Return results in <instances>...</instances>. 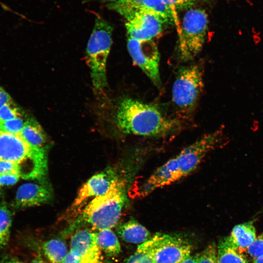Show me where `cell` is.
<instances>
[{
  "mask_svg": "<svg viewBox=\"0 0 263 263\" xmlns=\"http://www.w3.org/2000/svg\"><path fill=\"white\" fill-rule=\"evenodd\" d=\"M116 231L123 241L132 244H142L152 237L145 227L132 218L128 221L118 225Z\"/></svg>",
  "mask_w": 263,
  "mask_h": 263,
  "instance_id": "14",
  "label": "cell"
},
{
  "mask_svg": "<svg viewBox=\"0 0 263 263\" xmlns=\"http://www.w3.org/2000/svg\"><path fill=\"white\" fill-rule=\"evenodd\" d=\"M61 263H81L78 258L69 251Z\"/></svg>",
  "mask_w": 263,
  "mask_h": 263,
  "instance_id": "31",
  "label": "cell"
},
{
  "mask_svg": "<svg viewBox=\"0 0 263 263\" xmlns=\"http://www.w3.org/2000/svg\"><path fill=\"white\" fill-rule=\"evenodd\" d=\"M253 263H263V256L253 260Z\"/></svg>",
  "mask_w": 263,
  "mask_h": 263,
  "instance_id": "35",
  "label": "cell"
},
{
  "mask_svg": "<svg viewBox=\"0 0 263 263\" xmlns=\"http://www.w3.org/2000/svg\"><path fill=\"white\" fill-rule=\"evenodd\" d=\"M170 10L173 22L177 28L178 36L181 32L180 21L178 16L177 10L186 8L192 5L198 0H162Z\"/></svg>",
  "mask_w": 263,
  "mask_h": 263,
  "instance_id": "22",
  "label": "cell"
},
{
  "mask_svg": "<svg viewBox=\"0 0 263 263\" xmlns=\"http://www.w3.org/2000/svg\"><path fill=\"white\" fill-rule=\"evenodd\" d=\"M149 241L153 263H180L191 253V245L177 236L157 233Z\"/></svg>",
  "mask_w": 263,
  "mask_h": 263,
  "instance_id": "8",
  "label": "cell"
},
{
  "mask_svg": "<svg viewBox=\"0 0 263 263\" xmlns=\"http://www.w3.org/2000/svg\"><path fill=\"white\" fill-rule=\"evenodd\" d=\"M228 238L234 248L239 252L243 253L245 252L256 238L253 221L236 225Z\"/></svg>",
  "mask_w": 263,
  "mask_h": 263,
  "instance_id": "15",
  "label": "cell"
},
{
  "mask_svg": "<svg viewBox=\"0 0 263 263\" xmlns=\"http://www.w3.org/2000/svg\"><path fill=\"white\" fill-rule=\"evenodd\" d=\"M246 251L253 260L263 256V233L256 238Z\"/></svg>",
  "mask_w": 263,
  "mask_h": 263,
  "instance_id": "27",
  "label": "cell"
},
{
  "mask_svg": "<svg viewBox=\"0 0 263 263\" xmlns=\"http://www.w3.org/2000/svg\"><path fill=\"white\" fill-rule=\"evenodd\" d=\"M203 88V74L199 66L181 67L173 85L172 100L181 110L191 111L195 107Z\"/></svg>",
  "mask_w": 263,
  "mask_h": 263,
  "instance_id": "7",
  "label": "cell"
},
{
  "mask_svg": "<svg viewBox=\"0 0 263 263\" xmlns=\"http://www.w3.org/2000/svg\"></svg>",
  "mask_w": 263,
  "mask_h": 263,
  "instance_id": "37",
  "label": "cell"
},
{
  "mask_svg": "<svg viewBox=\"0 0 263 263\" xmlns=\"http://www.w3.org/2000/svg\"><path fill=\"white\" fill-rule=\"evenodd\" d=\"M208 21L206 12L200 8H190L184 14L178 36V50L182 60H191L201 52L206 39Z\"/></svg>",
  "mask_w": 263,
  "mask_h": 263,
  "instance_id": "6",
  "label": "cell"
},
{
  "mask_svg": "<svg viewBox=\"0 0 263 263\" xmlns=\"http://www.w3.org/2000/svg\"><path fill=\"white\" fill-rule=\"evenodd\" d=\"M103 0L104 1L110 2V3H111V2H115V1L119 0Z\"/></svg>",
  "mask_w": 263,
  "mask_h": 263,
  "instance_id": "36",
  "label": "cell"
},
{
  "mask_svg": "<svg viewBox=\"0 0 263 263\" xmlns=\"http://www.w3.org/2000/svg\"><path fill=\"white\" fill-rule=\"evenodd\" d=\"M217 254L219 263H249L243 253L234 248L228 237L220 240Z\"/></svg>",
  "mask_w": 263,
  "mask_h": 263,
  "instance_id": "19",
  "label": "cell"
},
{
  "mask_svg": "<svg viewBox=\"0 0 263 263\" xmlns=\"http://www.w3.org/2000/svg\"><path fill=\"white\" fill-rule=\"evenodd\" d=\"M42 249L44 255L51 263H61L68 253L65 243L58 239L44 242Z\"/></svg>",
  "mask_w": 263,
  "mask_h": 263,
  "instance_id": "20",
  "label": "cell"
},
{
  "mask_svg": "<svg viewBox=\"0 0 263 263\" xmlns=\"http://www.w3.org/2000/svg\"><path fill=\"white\" fill-rule=\"evenodd\" d=\"M118 178L115 170L111 168L94 174L80 188L72 207H80L90 198L105 194Z\"/></svg>",
  "mask_w": 263,
  "mask_h": 263,
  "instance_id": "13",
  "label": "cell"
},
{
  "mask_svg": "<svg viewBox=\"0 0 263 263\" xmlns=\"http://www.w3.org/2000/svg\"><path fill=\"white\" fill-rule=\"evenodd\" d=\"M12 225V215L8 208L0 205V251L7 244Z\"/></svg>",
  "mask_w": 263,
  "mask_h": 263,
  "instance_id": "21",
  "label": "cell"
},
{
  "mask_svg": "<svg viewBox=\"0 0 263 263\" xmlns=\"http://www.w3.org/2000/svg\"><path fill=\"white\" fill-rule=\"evenodd\" d=\"M127 20L140 28L152 38L161 33L165 24L157 15L144 10L135 12Z\"/></svg>",
  "mask_w": 263,
  "mask_h": 263,
  "instance_id": "16",
  "label": "cell"
},
{
  "mask_svg": "<svg viewBox=\"0 0 263 263\" xmlns=\"http://www.w3.org/2000/svg\"><path fill=\"white\" fill-rule=\"evenodd\" d=\"M116 121L123 132L143 136L167 134L175 125L154 105L132 98L120 101L116 110Z\"/></svg>",
  "mask_w": 263,
  "mask_h": 263,
  "instance_id": "2",
  "label": "cell"
},
{
  "mask_svg": "<svg viewBox=\"0 0 263 263\" xmlns=\"http://www.w3.org/2000/svg\"><path fill=\"white\" fill-rule=\"evenodd\" d=\"M223 133L219 130L205 134L186 147L174 157L158 167L138 189V194L145 196L156 189L186 177L194 170L211 150L221 143Z\"/></svg>",
  "mask_w": 263,
  "mask_h": 263,
  "instance_id": "1",
  "label": "cell"
},
{
  "mask_svg": "<svg viewBox=\"0 0 263 263\" xmlns=\"http://www.w3.org/2000/svg\"><path fill=\"white\" fill-rule=\"evenodd\" d=\"M70 250L81 263H102L101 250L96 241L95 232L88 229L77 230L72 236Z\"/></svg>",
  "mask_w": 263,
  "mask_h": 263,
  "instance_id": "12",
  "label": "cell"
},
{
  "mask_svg": "<svg viewBox=\"0 0 263 263\" xmlns=\"http://www.w3.org/2000/svg\"><path fill=\"white\" fill-rule=\"evenodd\" d=\"M180 263H198L196 256H191L189 255L185 258Z\"/></svg>",
  "mask_w": 263,
  "mask_h": 263,
  "instance_id": "32",
  "label": "cell"
},
{
  "mask_svg": "<svg viewBox=\"0 0 263 263\" xmlns=\"http://www.w3.org/2000/svg\"><path fill=\"white\" fill-rule=\"evenodd\" d=\"M53 190L45 177L38 181L22 184L18 188L15 205L18 208H24L46 204L51 201Z\"/></svg>",
  "mask_w": 263,
  "mask_h": 263,
  "instance_id": "11",
  "label": "cell"
},
{
  "mask_svg": "<svg viewBox=\"0 0 263 263\" xmlns=\"http://www.w3.org/2000/svg\"><path fill=\"white\" fill-rule=\"evenodd\" d=\"M127 202L126 183L118 178L105 194L84 207L75 225L84 222L98 230L111 229L117 224Z\"/></svg>",
  "mask_w": 263,
  "mask_h": 263,
  "instance_id": "3",
  "label": "cell"
},
{
  "mask_svg": "<svg viewBox=\"0 0 263 263\" xmlns=\"http://www.w3.org/2000/svg\"><path fill=\"white\" fill-rule=\"evenodd\" d=\"M125 263H153L149 240L140 244L135 252L129 257Z\"/></svg>",
  "mask_w": 263,
  "mask_h": 263,
  "instance_id": "23",
  "label": "cell"
},
{
  "mask_svg": "<svg viewBox=\"0 0 263 263\" xmlns=\"http://www.w3.org/2000/svg\"><path fill=\"white\" fill-rule=\"evenodd\" d=\"M47 152L30 146L20 134L0 131V160L14 162L27 179L45 177L47 171Z\"/></svg>",
  "mask_w": 263,
  "mask_h": 263,
  "instance_id": "4",
  "label": "cell"
},
{
  "mask_svg": "<svg viewBox=\"0 0 263 263\" xmlns=\"http://www.w3.org/2000/svg\"><path fill=\"white\" fill-rule=\"evenodd\" d=\"M20 177L19 174L14 173L0 174V186L15 185Z\"/></svg>",
  "mask_w": 263,
  "mask_h": 263,
  "instance_id": "29",
  "label": "cell"
},
{
  "mask_svg": "<svg viewBox=\"0 0 263 263\" xmlns=\"http://www.w3.org/2000/svg\"><path fill=\"white\" fill-rule=\"evenodd\" d=\"M108 8L114 10L126 19L139 11L154 13L166 23L173 22L171 13L162 0H119L109 3Z\"/></svg>",
  "mask_w": 263,
  "mask_h": 263,
  "instance_id": "10",
  "label": "cell"
},
{
  "mask_svg": "<svg viewBox=\"0 0 263 263\" xmlns=\"http://www.w3.org/2000/svg\"><path fill=\"white\" fill-rule=\"evenodd\" d=\"M21 117L19 108L13 103L12 100L4 105L0 108V121L10 120Z\"/></svg>",
  "mask_w": 263,
  "mask_h": 263,
  "instance_id": "26",
  "label": "cell"
},
{
  "mask_svg": "<svg viewBox=\"0 0 263 263\" xmlns=\"http://www.w3.org/2000/svg\"><path fill=\"white\" fill-rule=\"evenodd\" d=\"M25 121L21 117L0 121V131L10 133L19 134L23 128Z\"/></svg>",
  "mask_w": 263,
  "mask_h": 263,
  "instance_id": "24",
  "label": "cell"
},
{
  "mask_svg": "<svg viewBox=\"0 0 263 263\" xmlns=\"http://www.w3.org/2000/svg\"><path fill=\"white\" fill-rule=\"evenodd\" d=\"M127 47L133 61L154 84L160 85V55L152 40H139L129 37Z\"/></svg>",
  "mask_w": 263,
  "mask_h": 263,
  "instance_id": "9",
  "label": "cell"
},
{
  "mask_svg": "<svg viewBox=\"0 0 263 263\" xmlns=\"http://www.w3.org/2000/svg\"><path fill=\"white\" fill-rule=\"evenodd\" d=\"M113 29L107 21L97 17L87 44L86 60L96 92H102L107 85L106 64L112 43Z\"/></svg>",
  "mask_w": 263,
  "mask_h": 263,
  "instance_id": "5",
  "label": "cell"
},
{
  "mask_svg": "<svg viewBox=\"0 0 263 263\" xmlns=\"http://www.w3.org/2000/svg\"><path fill=\"white\" fill-rule=\"evenodd\" d=\"M20 135L32 147L47 152L49 148L48 137L36 120L33 118L26 120Z\"/></svg>",
  "mask_w": 263,
  "mask_h": 263,
  "instance_id": "17",
  "label": "cell"
},
{
  "mask_svg": "<svg viewBox=\"0 0 263 263\" xmlns=\"http://www.w3.org/2000/svg\"><path fill=\"white\" fill-rule=\"evenodd\" d=\"M2 263H23L20 261L15 259H8L3 262Z\"/></svg>",
  "mask_w": 263,
  "mask_h": 263,
  "instance_id": "33",
  "label": "cell"
},
{
  "mask_svg": "<svg viewBox=\"0 0 263 263\" xmlns=\"http://www.w3.org/2000/svg\"><path fill=\"white\" fill-rule=\"evenodd\" d=\"M198 263H219L215 244L209 245L203 252L196 255Z\"/></svg>",
  "mask_w": 263,
  "mask_h": 263,
  "instance_id": "25",
  "label": "cell"
},
{
  "mask_svg": "<svg viewBox=\"0 0 263 263\" xmlns=\"http://www.w3.org/2000/svg\"><path fill=\"white\" fill-rule=\"evenodd\" d=\"M12 101L10 96L0 87V108L5 104Z\"/></svg>",
  "mask_w": 263,
  "mask_h": 263,
  "instance_id": "30",
  "label": "cell"
},
{
  "mask_svg": "<svg viewBox=\"0 0 263 263\" xmlns=\"http://www.w3.org/2000/svg\"><path fill=\"white\" fill-rule=\"evenodd\" d=\"M31 263H46L41 258L37 257Z\"/></svg>",
  "mask_w": 263,
  "mask_h": 263,
  "instance_id": "34",
  "label": "cell"
},
{
  "mask_svg": "<svg viewBox=\"0 0 263 263\" xmlns=\"http://www.w3.org/2000/svg\"><path fill=\"white\" fill-rule=\"evenodd\" d=\"M95 236L99 248L107 256H116L121 252L118 239L111 228L99 229L95 232Z\"/></svg>",
  "mask_w": 263,
  "mask_h": 263,
  "instance_id": "18",
  "label": "cell"
},
{
  "mask_svg": "<svg viewBox=\"0 0 263 263\" xmlns=\"http://www.w3.org/2000/svg\"><path fill=\"white\" fill-rule=\"evenodd\" d=\"M10 173H18L20 175L19 166L14 162L0 160V174Z\"/></svg>",
  "mask_w": 263,
  "mask_h": 263,
  "instance_id": "28",
  "label": "cell"
}]
</instances>
